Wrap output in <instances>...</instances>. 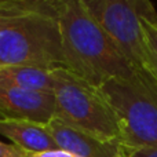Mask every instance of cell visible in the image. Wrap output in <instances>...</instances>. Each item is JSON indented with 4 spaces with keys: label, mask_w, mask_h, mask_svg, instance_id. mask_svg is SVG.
<instances>
[{
    "label": "cell",
    "mask_w": 157,
    "mask_h": 157,
    "mask_svg": "<svg viewBox=\"0 0 157 157\" xmlns=\"http://www.w3.org/2000/svg\"><path fill=\"white\" fill-rule=\"evenodd\" d=\"M66 69L99 88L112 78L138 80V72L87 10L84 0H57Z\"/></svg>",
    "instance_id": "7a4b0ae2"
},
{
    "label": "cell",
    "mask_w": 157,
    "mask_h": 157,
    "mask_svg": "<svg viewBox=\"0 0 157 157\" xmlns=\"http://www.w3.org/2000/svg\"><path fill=\"white\" fill-rule=\"evenodd\" d=\"M0 157H29V153L14 146L13 144H4L0 141Z\"/></svg>",
    "instance_id": "8fae6325"
},
{
    "label": "cell",
    "mask_w": 157,
    "mask_h": 157,
    "mask_svg": "<svg viewBox=\"0 0 157 157\" xmlns=\"http://www.w3.org/2000/svg\"><path fill=\"white\" fill-rule=\"evenodd\" d=\"M29 157H76L71 153H66L63 150H50L43 153H29Z\"/></svg>",
    "instance_id": "4fadbf2b"
},
{
    "label": "cell",
    "mask_w": 157,
    "mask_h": 157,
    "mask_svg": "<svg viewBox=\"0 0 157 157\" xmlns=\"http://www.w3.org/2000/svg\"><path fill=\"white\" fill-rule=\"evenodd\" d=\"M0 84L28 91L52 92V71L37 66H2Z\"/></svg>",
    "instance_id": "9c48e42d"
},
{
    "label": "cell",
    "mask_w": 157,
    "mask_h": 157,
    "mask_svg": "<svg viewBox=\"0 0 157 157\" xmlns=\"http://www.w3.org/2000/svg\"><path fill=\"white\" fill-rule=\"evenodd\" d=\"M125 157H157V149H125Z\"/></svg>",
    "instance_id": "7c38bea8"
},
{
    "label": "cell",
    "mask_w": 157,
    "mask_h": 157,
    "mask_svg": "<svg viewBox=\"0 0 157 157\" xmlns=\"http://www.w3.org/2000/svg\"><path fill=\"white\" fill-rule=\"evenodd\" d=\"M0 135L26 153L59 150L47 125L28 120H0Z\"/></svg>",
    "instance_id": "ba28073f"
},
{
    "label": "cell",
    "mask_w": 157,
    "mask_h": 157,
    "mask_svg": "<svg viewBox=\"0 0 157 157\" xmlns=\"http://www.w3.org/2000/svg\"><path fill=\"white\" fill-rule=\"evenodd\" d=\"M52 80L57 119L101 139L120 142L116 114L98 87L68 69L52 71Z\"/></svg>",
    "instance_id": "277c9868"
},
{
    "label": "cell",
    "mask_w": 157,
    "mask_h": 157,
    "mask_svg": "<svg viewBox=\"0 0 157 157\" xmlns=\"http://www.w3.org/2000/svg\"><path fill=\"white\" fill-rule=\"evenodd\" d=\"M54 117V92L28 91L0 84V120H28L46 125Z\"/></svg>",
    "instance_id": "8992f818"
},
{
    "label": "cell",
    "mask_w": 157,
    "mask_h": 157,
    "mask_svg": "<svg viewBox=\"0 0 157 157\" xmlns=\"http://www.w3.org/2000/svg\"><path fill=\"white\" fill-rule=\"evenodd\" d=\"M47 125L59 150L76 157H124L125 147L117 141H105L65 124L54 117Z\"/></svg>",
    "instance_id": "52a82bcc"
},
{
    "label": "cell",
    "mask_w": 157,
    "mask_h": 157,
    "mask_svg": "<svg viewBox=\"0 0 157 157\" xmlns=\"http://www.w3.org/2000/svg\"><path fill=\"white\" fill-rule=\"evenodd\" d=\"M157 14L153 17L142 18V29L145 36V50H146V72L157 83V28L155 22Z\"/></svg>",
    "instance_id": "30bf717a"
},
{
    "label": "cell",
    "mask_w": 157,
    "mask_h": 157,
    "mask_svg": "<svg viewBox=\"0 0 157 157\" xmlns=\"http://www.w3.org/2000/svg\"><path fill=\"white\" fill-rule=\"evenodd\" d=\"M84 4L131 65L141 73H147L142 18L157 14L152 3L146 0H84Z\"/></svg>",
    "instance_id": "5b68a950"
},
{
    "label": "cell",
    "mask_w": 157,
    "mask_h": 157,
    "mask_svg": "<svg viewBox=\"0 0 157 157\" xmlns=\"http://www.w3.org/2000/svg\"><path fill=\"white\" fill-rule=\"evenodd\" d=\"M99 90L116 114L120 144L125 149H157V83L153 77L112 78Z\"/></svg>",
    "instance_id": "3957f363"
},
{
    "label": "cell",
    "mask_w": 157,
    "mask_h": 157,
    "mask_svg": "<svg viewBox=\"0 0 157 157\" xmlns=\"http://www.w3.org/2000/svg\"><path fill=\"white\" fill-rule=\"evenodd\" d=\"M124 157H125V155H124Z\"/></svg>",
    "instance_id": "9a60e30c"
},
{
    "label": "cell",
    "mask_w": 157,
    "mask_h": 157,
    "mask_svg": "<svg viewBox=\"0 0 157 157\" xmlns=\"http://www.w3.org/2000/svg\"><path fill=\"white\" fill-rule=\"evenodd\" d=\"M153 22H155V25H156V28H157V19H156V21H153Z\"/></svg>",
    "instance_id": "5bb4252c"
},
{
    "label": "cell",
    "mask_w": 157,
    "mask_h": 157,
    "mask_svg": "<svg viewBox=\"0 0 157 157\" xmlns=\"http://www.w3.org/2000/svg\"><path fill=\"white\" fill-rule=\"evenodd\" d=\"M66 69L57 0L0 2V68Z\"/></svg>",
    "instance_id": "6da1fadb"
}]
</instances>
